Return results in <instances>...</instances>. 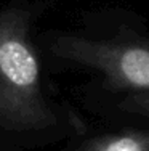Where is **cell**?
Segmentation results:
<instances>
[{"label": "cell", "mask_w": 149, "mask_h": 151, "mask_svg": "<svg viewBox=\"0 0 149 151\" xmlns=\"http://www.w3.org/2000/svg\"><path fill=\"white\" fill-rule=\"evenodd\" d=\"M55 114L42 90L40 68L29 39V13L0 12V125L11 130L45 129Z\"/></svg>", "instance_id": "6da1fadb"}, {"label": "cell", "mask_w": 149, "mask_h": 151, "mask_svg": "<svg viewBox=\"0 0 149 151\" xmlns=\"http://www.w3.org/2000/svg\"><path fill=\"white\" fill-rule=\"evenodd\" d=\"M51 53L99 71L112 90L149 92V45L59 35L51 42Z\"/></svg>", "instance_id": "7a4b0ae2"}, {"label": "cell", "mask_w": 149, "mask_h": 151, "mask_svg": "<svg viewBox=\"0 0 149 151\" xmlns=\"http://www.w3.org/2000/svg\"><path fill=\"white\" fill-rule=\"evenodd\" d=\"M79 151H149V134L130 132L98 137Z\"/></svg>", "instance_id": "3957f363"}, {"label": "cell", "mask_w": 149, "mask_h": 151, "mask_svg": "<svg viewBox=\"0 0 149 151\" xmlns=\"http://www.w3.org/2000/svg\"><path fill=\"white\" fill-rule=\"evenodd\" d=\"M122 108L127 111H132V113H140L144 114V116H149V92L130 95L128 98L123 100Z\"/></svg>", "instance_id": "277c9868"}]
</instances>
